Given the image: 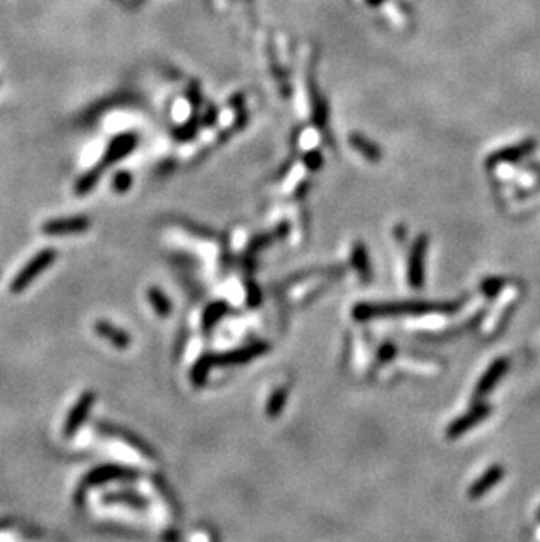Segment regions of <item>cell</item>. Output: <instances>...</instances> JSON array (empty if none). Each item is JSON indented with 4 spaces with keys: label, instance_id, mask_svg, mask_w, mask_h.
I'll return each mask as SVG.
<instances>
[{
    "label": "cell",
    "instance_id": "1",
    "mask_svg": "<svg viewBox=\"0 0 540 542\" xmlns=\"http://www.w3.org/2000/svg\"><path fill=\"white\" fill-rule=\"evenodd\" d=\"M57 260V251L53 247H46V249L39 251L23 269L16 274V278L11 283V292L13 293H21L35 278H37L41 272H45L46 269H49L53 265V261Z\"/></svg>",
    "mask_w": 540,
    "mask_h": 542
},
{
    "label": "cell",
    "instance_id": "2",
    "mask_svg": "<svg viewBox=\"0 0 540 542\" xmlns=\"http://www.w3.org/2000/svg\"><path fill=\"white\" fill-rule=\"evenodd\" d=\"M90 218L86 216H69V218H57V220H49L42 225V232L46 235H71L79 234L90 228Z\"/></svg>",
    "mask_w": 540,
    "mask_h": 542
},
{
    "label": "cell",
    "instance_id": "3",
    "mask_svg": "<svg viewBox=\"0 0 540 542\" xmlns=\"http://www.w3.org/2000/svg\"><path fill=\"white\" fill-rule=\"evenodd\" d=\"M426 247H428V239L426 235L416 239L414 246L411 249V257H409V283L412 286H421L423 285V272H425V257H426Z\"/></svg>",
    "mask_w": 540,
    "mask_h": 542
},
{
    "label": "cell",
    "instance_id": "4",
    "mask_svg": "<svg viewBox=\"0 0 540 542\" xmlns=\"http://www.w3.org/2000/svg\"><path fill=\"white\" fill-rule=\"evenodd\" d=\"M93 403H95L93 391H86V394H83L81 399L76 402V406L72 407L71 413H69L67 421H65V427H64V432L67 437L74 435L76 430L81 427L83 421H85L86 416H88L91 407H93Z\"/></svg>",
    "mask_w": 540,
    "mask_h": 542
},
{
    "label": "cell",
    "instance_id": "5",
    "mask_svg": "<svg viewBox=\"0 0 540 542\" xmlns=\"http://www.w3.org/2000/svg\"><path fill=\"white\" fill-rule=\"evenodd\" d=\"M137 144V137L135 134H123V136H118L116 139H112V143L109 144L107 151H105L104 160H102V165L107 167L109 163H115L118 160L125 158L129 153H132V149Z\"/></svg>",
    "mask_w": 540,
    "mask_h": 542
},
{
    "label": "cell",
    "instance_id": "6",
    "mask_svg": "<svg viewBox=\"0 0 540 542\" xmlns=\"http://www.w3.org/2000/svg\"><path fill=\"white\" fill-rule=\"evenodd\" d=\"M134 478L132 471H127V469L118 467V465H102V467L91 471L85 479V485L88 486H97L102 483L115 481V479H129Z\"/></svg>",
    "mask_w": 540,
    "mask_h": 542
},
{
    "label": "cell",
    "instance_id": "7",
    "mask_svg": "<svg viewBox=\"0 0 540 542\" xmlns=\"http://www.w3.org/2000/svg\"><path fill=\"white\" fill-rule=\"evenodd\" d=\"M535 146H537V141L528 139L524 141V143L516 144V146L502 149V151H498L496 155H493L490 160H488V165L493 167V163H500V162H517V160L530 155V153L535 149Z\"/></svg>",
    "mask_w": 540,
    "mask_h": 542
},
{
    "label": "cell",
    "instance_id": "8",
    "mask_svg": "<svg viewBox=\"0 0 540 542\" xmlns=\"http://www.w3.org/2000/svg\"><path fill=\"white\" fill-rule=\"evenodd\" d=\"M95 332L119 349L127 348V346L132 343V339H130V336L125 332V330L118 329V326H115L112 323H107V322H98L97 325H95Z\"/></svg>",
    "mask_w": 540,
    "mask_h": 542
},
{
    "label": "cell",
    "instance_id": "9",
    "mask_svg": "<svg viewBox=\"0 0 540 542\" xmlns=\"http://www.w3.org/2000/svg\"><path fill=\"white\" fill-rule=\"evenodd\" d=\"M349 144H351L363 158L370 160V162H379V160L382 158V151L379 149L377 144L372 143L370 139H367V137L361 136L358 132L349 134Z\"/></svg>",
    "mask_w": 540,
    "mask_h": 542
},
{
    "label": "cell",
    "instance_id": "10",
    "mask_svg": "<svg viewBox=\"0 0 540 542\" xmlns=\"http://www.w3.org/2000/svg\"><path fill=\"white\" fill-rule=\"evenodd\" d=\"M265 351V346H250V348H242L239 351L228 353V355L220 356V358H213L214 363H240V362H247L253 356L260 355V353Z\"/></svg>",
    "mask_w": 540,
    "mask_h": 542
},
{
    "label": "cell",
    "instance_id": "11",
    "mask_svg": "<svg viewBox=\"0 0 540 542\" xmlns=\"http://www.w3.org/2000/svg\"><path fill=\"white\" fill-rule=\"evenodd\" d=\"M102 170H104V165L100 163L98 167H95V169H91L88 170V172L83 174V176L78 179V183H76V188H74L76 194L78 195L90 194V192L95 188V184L98 183V179H100Z\"/></svg>",
    "mask_w": 540,
    "mask_h": 542
},
{
    "label": "cell",
    "instance_id": "12",
    "mask_svg": "<svg viewBox=\"0 0 540 542\" xmlns=\"http://www.w3.org/2000/svg\"><path fill=\"white\" fill-rule=\"evenodd\" d=\"M483 416H484V409H483V407H477V409L472 411V413H470L469 416H463L462 420H458L454 425H451V427H450V437H458V435L463 434V432H465L466 428L472 427V425L476 423V421L483 420Z\"/></svg>",
    "mask_w": 540,
    "mask_h": 542
},
{
    "label": "cell",
    "instance_id": "13",
    "mask_svg": "<svg viewBox=\"0 0 540 542\" xmlns=\"http://www.w3.org/2000/svg\"><path fill=\"white\" fill-rule=\"evenodd\" d=\"M353 261H355L356 271L360 272V276L363 279H368L370 276V265H368V253L365 249V246L361 242H356L353 246Z\"/></svg>",
    "mask_w": 540,
    "mask_h": 542
},
{
    "label": "cell",
    "instance_id": "14",
    "mask_svg": "<svg viewBox=\"0 0 540 542\" xmlns=\"http://www.w3.org/2000/svg\"><path fill=\"white\" fill-rule=\"evenodd\" d=\"M500 472H502V471H500V469H491V471L488 472V474L484 476L483 479H479V481H477L476 485H474L472 497H479V495H483L484 492H486V490L490 488V486L493 485V483L498 481V479H500Z\"/></svg>",
    "mask_w": 540,
    "mask_h": 542
},
{
    "label": "cell",
    "instance_id": "15",
    "mask_svg": "<svg viewBox=\"0 0 540 542\" xmlns=\"http://www.w3.org/2000/svg\"><path fill=\"white\" fill-rule=\"evenodd\" d=\"M149 300H151L153 309H155V311L158 312V314L165 316V314H169V312H170V302L167 300V297L163 295V293L160 292V290L151 288V292H149Z\"/></svg>",
    "mask_w": 540,
    "mask_h": 542
},
{
    "label": "cell",
    "instance_id": "16",
    "mask_svg": "<svg viewBox=\"0 0 540 542\" xmlns=\"http://www.w3.org/2000/svg\"><path fill=\"white\" fill-rule=\"evenodd\" d=\"M503 367H505V363H498V365H495L493 369H491L490 372L486 374V377H484V379L479 383V388H477V394H486V391L490 390L491 384L496 383V381L500 379V374H502Z\"/></svg>",
    "mask_w": 540,
    "mask_h": 542
},
{
    "label": "cell",
    "instance_id": "17",
    "mask_svg": "<svg viewBox=\"0 0 540 542\" xmlns=\"http://www.w3.org/2000/svg\"><path fill=\"white\" fill-rule=\"evenodd\" d=\"M130 187H132V174L130 172L122 170V172H118L112 177V188H115L118 194H125Z\"/></svg>",
    "mask_w": 540,
    "mask_h": 542
},
{
    "label": "cell",
    "instance_id": "18",
    "mask_svg": "<svg viewBox=\"0 0 540 542\" xmlns=\"http://www.w3.org/2000/svg\"><path fill=\"white\" fill-rule=\"evenodd\" d=\"M284 400H286V390H279L276 395L270 399L269 402V413L270 414H277L281 411V407H283Z\"/></svg>",
    "mask_w": 540,
    "mask_h": 542
},
{
    "label": "cell",
    "instance_id": "19",
    "mask_svg": "<svg viewBox=\"0 0 540 542\" xmlns=\"http://www.w3.org/2000/svg\"><path fill=\"white\" fill-rule=\"evenodd\" d=\"M223 312H225V305L223 304L213 305V307H211L209 311L206 312V326H209L211 323L216 322V319L220 318V314H223Z\"/></svg>",
    "mask_w": 540,
    "mask_h": 542
},
{
    "label": "cell",
    "instance_id": "20",
    "mask_svg": "<svg viewBox=\"0 0 540 542\" xmlns=\"http://www.w3.org/2000/svg\"><path fill=\"white\" fill-rule=\"evenodd\" d=\"M305 162H307V167H309V169L317 170L321 165H323V156H321L317 151H312L311 155L305 156Z\"/></svg>",
    "mask_w": 540,
    "mask_h": 542
},
{
    "label": "cell",
    "instance_id": "21",
    "mask_svg": "<svg viewBox=\"0 0 540 542\" xmlns=\"http://www.w3.org/2000/svg\"><path fill=\"white\" fill-rule=\"evenodd\" d=\"M107 500H116V502H119V500H125V504L139 505V507H141V505H142V500H141V498L134 497V495H130V497H129V495H127V497H123V495L116 493V495H111V497H107Z\"/></svg>",
    "mask_w": 540,
    "mask_h": 542
},
{
    "label": "cell",
    "instance_id": "22",
    "mask_svg": "<svg viewBox=\"0 0 540 542\" xmlns=\"http://www.w3.org/2000/svg\"><path fill=\"white\" fill-rule=\"evenodd\" d=\"M367 2L370 4V6H377V4L381 2V0H367Z\"/></svg>",
    "mask_w": 540,
    "mask_h": 542
}]
</instances>
